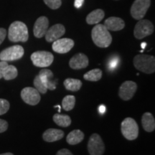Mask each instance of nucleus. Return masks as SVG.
Listing matches in <instances>:
<instances>
[{"label":"nucleus","mask_w":155,"mask_h":155,"mask_svg":"<svg viewBox=\"0 0 155 155\" xmlns=\"http://www.w3.org/2000/svg\"><path fill=\"white\" fill-rule=\"evenodd\" d=\"M93 42L99 48H108L112 42V37L104 25L97 24L91 32Z\"/></svg>","instance_id":"1"},{"label":"nucleus","mask_w":155,"mask_h":155,"mask_svg":"<svg viewBox=\"0 0 155 155\" xmlns=\"http://www.w3.org/2000/svg\"><path fill=\"white\" fill-rule=\"evenodd\" d=\"M8 38L13 42L28 41L29 34L27 25L20 21H15L12 23L9 28Z\"/></svg>","instance_id":"2"},{"label":"nucleus","mask_w":155,"mask_h":155,"mask_svg":"<svg viewBox=\"0 0 155 155\" xmlns=\"http://www.w3.org/2000/svg\"><path fill=\"white\" fill-rule=\"evenodd\" d=\"M134 65L141 72L152 74L155 71V58L144 54L137 55L134 58Z\"/></svg>","instance_id":"3"},{"label":"nucleus","mask_w":155,"mask_h":155,"mask_svg":"<svg viewBox=\"0 0 155 155\" xmlns=\"http://www.w3.org/2000/svg\"><path fill=\"white\" fill-rule=\"evenodd\" d=\"M121 133L128 140H134L138 137L139 126L132 118L128 117L121 122Z\"/></svg>","instance_id":"4"},{"label":"nucleus","mask_w":155,"mask_h":155,"mask_svg":"<svg viewBox=\"0 0 155 155\" xmlns=\"http://www.w3.org/2000/svg\"><path fill=\"white\" fill-rule=\"evenodd\" d=\"M54 60L53 54L48 51H37L31 55V61L35 66L46 68L51 65Z\"/></svg>","instance_id":"5"},{"label":"nucleus","mask_w":155,"mask_h":155,"mask_svg":"<svg viewBox=\"0 0 155 155\" xmlns=\"http://www.w3.org/2000/svg\"><path fill=\"white\" fill-rule=\"evenodd\" d=\"M154 25L148 19H140L135 25L134 35L137 39L141 40L150 35L154 32Z\"/></svg>","instance_id":"6"},{"label":"nucleus","mask_w":155,"mask_h":155,"mask_svg":"<svg viewBox=\"0 0 155 155\" xmlns=\"http://www.w3.org/2000/svg\"><path fill=\"white\" fill-rule=\"evenodd\" d=\"M25 50L22 46L14 45L7 48L0 53L1 61H14L20 59L24 55Z\"/></svg>","instance_id":"7"},{"label":"nucleus","mask_w":155,"mask_h":155,"mask_svg":"<svg viewBox=\"0 0 155 155\" xmlns=\"http://www.w3.org/2000/svg\"><path fill=\"white\" fill-rule=\"evenodd\" d=\"M150 5L151 0H135L131 7V16L137 20L142 19L150 7Z\"/></svg>","instance_id":"8"},{"label":"nucleus","mask_w":155,"mask_h":155,"mask_svg":"<svg viewBox=\"0 0 155 155\" xmlns=\"http://www.w3.org/2000/svg\"><path fill=\"white\" fill-rule=\"evenodd\" d=\"M88 151L90 155H102L105 152V145L98 134H93L88 143Z\"/></svg>","instance_id":"9"},{"label":"nucleus","mask_w":155,"mask_h":155,"mask_svg":"<svg viewBox=\"0 0 155 155\" xmlns=\"http://www.w3.org/2000/svg\"><path fill=\"white\" fill-rule=\"evenodd\" d=\"M22 99L31 106H35L40 101V95L38 91L32 87H26L21 91Z\"/></svg>","instance_id":"10"},{"label":"nucleus","mask_w":155,"mask_h":155,"mask_svg":"<svg viewBox=\"0 0 155 155\" xmlns=\"http://www.w3.org/2000/svg\"><path fill=\"white\" fill-rule=\"evenodd\" d=\"M137 85L135 82L127 81L124 82L120 86L119 96L122 100L129 101L133 98L134 95L137 91Z\"/></svg>","instance_id":"11"},{"label":"nucleus","mask_w":155,"mask_h":155,"mask_svg":"<svg viewBox=\"0 0 155 155\" xmlns=\"http://www.w3.org/2000/svg\"><path fill=\"white\" fill-rule=\"evenodd\" d=\"M74 46V41L69 38H62L55 40L53 43V50L55 53H67Z\"/></svg>","instance_id":"12"},{"label":"nucleus","mask_w":155,"mask_h":155,"mask_svg":"<svg viewBox=\"0 0 155 155\" xmlns=\"http://www.w3.org/2000/svg\"><path fill=\"white\" fill-rule=\"evenodd\" d=\"M18 75L17 68L14 65H9L7 62H0V79L4 78L6 81L13 80L16 78Z\"/></svg>","instance_id":"13"},{"label":"nucleus","mask_w":155,"mask_h":155,"mask_svg":"<svg viewBox=\"0 0 155 155\" xmlns=\"http://www.w3.org/2000/svg\"><path fill=\"white\" fill-rule=\"evenodd\" d=\"M65 33V27L61 24H56L48 29L45 36L47 42H52L61 38Z\"/></svg>","instance_id":"14"},{"label":"nucleus","mask_w":155,"mask_h":155,"mask_svg":"<svg viewBox=\"0 0 155 155\" xmlns=\"http://www.w3.org/2000/svg\"><path fill=\"white\" fill-rule=\"evenodd\" d=\"M49 27V21L46 17H40L34 25L33 33L37 38H41L45 36Z\"/></svg>","instance_id":"15"},{"label":"nucleus","mask_w":155,"mask_h":155,"mask_svg":"<svg viewBox=\"0 0 155 155\" xmlns=\"http://www.w3.org/2000/svg\"><path fill=\"white\" fill-rule=\"evenodd\" d=\"M39 77L40 78L41 81L47 87L48 90L53 91L56 89V85H57V80L54 78L53 73L50 70L42 69L39 73Z\"/></svg>","instance_id":"16"},{"label":"nucleus","mask_w":155,"mask_h":155,"mask_svg":"<svg viewBox=\"0 0 155 155\" xmlns=\"http://www.w3.org/2000/svg\"><path fill=\"white\" fill-rule=\"evenodd\" d=\"M88 63V58L85 54L78 53L70 60L69 65L73 70H79L86 68Z\"/></svg>","instance_id":"17"},{"label":"nucleus","mask_w":155,"mask_h":155,"mask_svg":"<svg viewBox=\"0 0 155 155\" xmlns=\"http://www.w3.org/2000/svg\"><path fill=\"white\" fill-rule=\"evenodd\" d=\"M104 26L108 30L119 31L125 27V22L123 19L116 17H108L104 22Z\"/></svg>","instance_id":"18"},{"label":"nucleus","mask_w":155,"mask_h":155,"mask_svg":"<svg viewBox=\"0 0 155 155\" xmlns=\"http://www.w3.org/2000/svg\"><path fill=\"white\" fill-rule=\"evenodd\" d=\"M64 132L61 129H49L46 130L42 134V139L47 142H54L63 139Z\"/></svg>","instance_id":"19"},{"label":"nucleus","mask_w":155,"mask_h":155,"mask_svg":"<svg viewBox=\"0 0 155 155\" xmlns=\"http://www.w3.org/2000/svg\"><path fill=\"white\" fill-rule=\"evenodd\" d=\"M141 124L144 129L147 132H152L155 129V120L153 115L150 112L143 114L141 118Z\"/></svg>","instance_id":"20"},{"label":"nucleus","mask_w":155,"mask_h":155,"mask_svg":"<svg viewBox=\"0 0 155 155\" xmlns=\"http://www.w3.org/2000/svg\"><path fill=\"white\" fill-rule=\"evenodd\" d=\"M105 13L102 9H98L89 13L86 17V22L88 25H97L104 19Z\"/></svg>","instance_id":"21"},{"label":"nucleus","mask_w":155,"mask_h":155,"mask_svg":"<svg viewBox=\"0 0 155 155\" xmlns=\"http://www.w3.org/2000/svg\"><path fill=\"white\" fill-rule=\"evenodd\" d=\"M84 139V134L79 129H75L68 134L66 141L69 144L75 145L81 143Z\"/></svg>","instance_id":"22"},{"label":"nucleus","mask_w":155,"mask_h":155,"mask_svg":"<svg viewBox=\"0 0 155 155\" xmlns=\"http://www.w3.org/2000/svg\"><path fill=\"white\" fill-rule=\"evenodd\" d=\"M64 86L71 91H78L82 86V82L80 80L74 78H67L64 81Z\"/></svg>","instance_id":"23"},{"label":"nucleus","mask_w":155,"mask_h":155,"mask_svg":"<svg viewBox=\"0 0 155 155\" xmlns=\"http://www.w3.org/2000/svg\"><path fill=\"white\" fill-rule=\"evenodd\" d=\"M53 121L58 126L62 127H68L71 124V117L68 115L55 114L53 116Z\"/></svg>","instance_id":"24"},{"label":"nucleus","mask_w":155,"mask_h":155,"mask_svg":"<svg viewBox=\"0 0 155 155\" xmlns=\"http://www.w3.org/2000/svg\"><path fill=\"white\" fill-rule=\"evenodd\" d=\"M85 80L89 81H98L102 78V71L100 69H93L83 75Z\"/></svg>","instance_id":"25"},{"label":"nucleus","mask_w":155,"mask_h":155,"mask_svg":"<svg viewBox=\"0 0 155 155\" xmlns=\"http://www.w3.org/2000/svg\"><path fill=\"white\" fill-rule=\"evenodd\" d=\"M75 104V97L72 95H68L64 97L62 101V106L63 109L66 111H71L74 108Z\"/></svg>","instance_id":"26"},{"label":"nucleus","mask_w":155,"mask_h":155,"mask_svg":"<svg viewBox=\"0 0 155 155\" xmlns=\"http://www.w3.org/2000/svg\"><path fill=\"white\" fill-rule=\"evenodd\" d=\"M33 83L35 87V89L39 93L42 94H45L47 93V87L45 86V85L43 82L41 81V79L39 77V75H37V76L35 78Z\"/></svg>","instance_id":"27"},{"label":"nucleus","mask_w":155,"mask_h":155,"mask_svg":"<svg viewBox=\"0 0 155 155\" xmlns=\"http://www.w3.org/2000/svg\"><path fill=\"white\" fill-rule=\"evenodd\" d=\"M119 64V58L118 56H113L111 58H110L109 61H108L107 67L109 71H114V70L117 68Z\"/></svg>","instance_id":"28"},{"label":"nucleus","mask_w":155,"mask_h":155,"mask_svg":"<svg viewBox=\"0 0 155 155\" xmlns=\"http://www.w3.org/2000/svg\"><path fill=\"white\" fill-rule=\"evenodd\" d=\"M45 5L48 6L50 9H57L61 6V0H43Z\"/></svg>","instance_id":"29"},{"label":"nucleus","mask_w":155,"mask_h":155,"mask_svg":"<svg viewBox=\"0 0 155 155\" xmlns=\"http://www.w3.org/2000/svg\"><path fill=\"white\" fill-rule=\"evenodd\" d=\"M9 109V103L8 101L0 98V115L7 113Z\"/></svg>","instance_id":"30"},{"label":"nucleus","mask_w":155,"mask_h":155,"mask_svg":"<svg viewBox=\"0 0 155 155\" xmlns=\"http://www.w3.org/2000/svg\"><path fill=\"white\" fill-rule=\"evenodd\" d=\"M8 128V123L5 120L0 119V133L5 132Z\"/></svg>","instance_id":"31"},{"label":"nucleus","mask_w":155,"mask_h":155,"mask_svg":"<svg viewBox=\"0 0 155 155\" xmlns=\"http://www.w3.org/2000/svg\"><path fill=\"white\" fill-rule=\"evenodd\" d=\"M7 36V30L5 28H0V45L2 43Z\"/></svg>","instance_id":"32"},{"label":"nucleus","mask_w":155,"mask_h":155,"mask_svg":"<svg viewBox=\"0 0 155 155\" xmlns=\"http://www.w3.org/2000/svg\"><path fill=\"white\" fill-rule=\"evenodd\" d=\"M56 155H73V154L71 152V151L67 150V149H63V150L58 151Z\"/></svg>","instance_id":"33"},{"label":"nucleus","mask_w":155,"mask_h":155,"mask_svg":"<svg viewBox=\"0 0 155 155\" xmlns=\"http://www.w3.org/2000/svg\"><path fill=\"white\" fill-rule=\"evenodd\" d=\"M83 2H84V0H75L74 2V6L76 8H81L83 5Z\"/></svg>","instance_id":"34"},{"label":"nucleus","mask_w":155,"mask_h":155,"mask_svg":"<svg viewBox=\"0 0 155 155\" xmlns=\"http://www.w3.org/2000/svg\"><path fill=\"white\" fill-rule=\"evenodd\" d=\"M106 110V108L104 105H101L99 106V108H98V111H99L100 114H104V113H105Z\"/></svg>","instance_id":"35"},{"label":"nucleus","mask_w":155,"mask_h":155,"mask_svg":"<svg viewBox=\"0 0 155 155\" xmlns=\"http://www.w3.org/2000/svg\"><path fill=\"white\" fill-rule=\"evenodd\" d=\"M146 46H147L146 42H143V43L141 44V48H142V49H144V48H146Z\"/></svg>","instance_id":"36"},{"label":"nucleus","mask_w":155,"mask_h":155,"mask_svg":"<svg viewBox=\"0 0 155 155\" xmlns=\"http://www.w3.org/2000/svg\"><path fill=\"white\" fill-rule=\"evenodd\" d=\"M0 155H14L12 153L10 152H7V153H4V154H1Z\"/></svg>","instance_id":"37"}]
</instances>
